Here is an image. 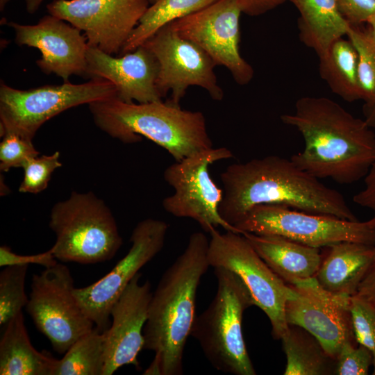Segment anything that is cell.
<instances>
[{"label": "cell", "instance_id": "1", "mask_svg": "<svg viewBox=\"0 0 375 375\" xmlns=\"http://www.w3.org/2000/svg\"><path fill=\"white\" fill-rule=\"evenodd\" d=\"M281 121L301 135L304 147L291 160L317 178L351 184L375 163V134L367 122L324 97H303Z\"/></svg>", "mask_w": 375, "mask_h": 375}, {"label": "cell", "instance_id": "2", "mask_svg": "<svg viewBox=\"0 0 375 375\" xmlns=\"http://www.w3.org/2000/svg\"><path fill=\"white\" fill-rule=\"evenodd\" d=\"M222 219L234 225L253 206L280 205L315 214L357 221L344 197L319 178L278 156L233 163L221 174Z\"/></svg>", "mask_w": 375, "mask_h": 375}, {"label": "cell", "instance_id": "3", "mask_svg": "<svg viewBox=\"0 0 375 375\" xmlns=\"http://www.w3.org/2000/svg\"><path fill=\"white\" fill-rule=\"evenodd\" d=\"M208 245L204 233H193L152 292L143 335L144 349L155 356L143 374H183L184 349L196 317L197 289L210 267Z\"/></svg>", "mask_w": 375, "mask_h": 375}, {"label": "cell", "instance_id": "4", "mask_svg": "<svg viewBox=\"0 0 375 375\" xmlns=\"http://www.w3.org/2000/svg\"><path fill=\"white\" fill-rule=\"evenodd\" d=\"M98 128L125 144L145 137L176 160L212 148L204 115L183 110L169 101L125 102L117 97L88 104Z\"/></svg>", "mask_w": 375, "mask_h": 375}, {"label": "cell", "instance_id": "5", "mask_svg": "<svg viewBox=\"0 0 375 375\" xmlns=\"http://www.w3.org/2000/svg\"><path fill=\"white\" fill-rule=\"evenodd\" d=\"M214 273L217 281L215 296L208 308L196 316L190 335L217 370L234 375H255L242 326L244 312L254 306L252 298L234 272L215 267Z\"/></svg>", "mask_w": 375, "mask_h": 375}, {"label": "cell", "instance_id": "6", "mask_svg": "<svg viewBox=\"0 0 375 375\" xmlns=\"http://www.w3.org/2000/svg\"><path fill=\"white\" fill-rule=\"evenodd\" d=\"M49 227L56 235L51 248L61 262L95 264L111 260L122 244L115 219L92 192H72L51 208Z\"/></svg>", "mask_w": 375, "mask_h": 375}, {"label": "cell", "instance_id": "7", "mask_svg": "<svg viewBox=\"0 0 375 375\" xmlns=\"http://www.w3.org/2000/svg\"><path fill=\"white\" fill-rule=\"evenodd\" d=\"M117 97L110 81L92 78L81 84L64 82L29 90H19L3 82L0 85L1 137L13 132L33 140L51 118L71 108Z\"/></svg>", "mask_w": 375, "mask_h": 375}, {"label": "cell", "instance_id": "8", "mask_svg": "<svg viewBox=\"0 0 375 375\" xmlns=\"http://www.w3.org/2000/svg\"><path fill=\"white\" fill-rule=\"evenodd\" d=\"M208 260L210 267L234 272L248 290L254 306L262 310L272 326V334L281 340L289 328L285 305L294 290L260 257L246 238L231 231L210 233Z\"/></svg>", "mask_w": 375, "mask_h": 375}, {"label": "cell", "instance_id": "9", "mask_svg": "<svg viewBox=\"0 0 375 375\" xmlns=\"http://www.w3.org/2000/svg\"><path fill=\"white\" fill-rule=\"evenodd\" d=\"M234 227L241 233L278 235L319 249L342 242L375 245V227L368 221H350L280 205H256Z\"/></svg>", "mask_w": 375, "mask_h": 375}, {"label": "cell", "instance_id": "10", "mask_svg": "<svg viewBox=\"0 0 375 375\" xmlns=\"http://www.w3.org/2000/svg\"><path fill=\"white\" fill-rule=\"evenodd\" d=\"M233 157L226 147L211 148L167 167L163 177L174 192L163 199L165 210L176 217L193 219L209 233L218 226L241 233L220 216L223 190L213 181L209 170L212 163Z\"/></svg>", "mask_w": 375, "mask_h": 375}, {"label": "cell", "instance_id": "11", "mask_svg": "<svg viewBox=\"0 0 375 375\" xmlns=\"http://www.w3.org/2000/svg\"><path fill=\"white\" fill-rule=\"evenodd\" d=\"M26 310L37 328L63 354L82 335L94 328L74 294L69 268L58 262L33 274Z\"/></svg>", "mask_w": 375, "mask_h": 375}, {"label": "cell", "instance_id": "12", "mask_svg": "<svg viewBox=\"0 0 375 375\" xmlns=\"http://www.w3.org/2000/svg\"><path fill=\"white\" fill-rule=\"evenodd\" d=\"M167 231L168 224L162 220L140 221L132 231L128 253L112 269L90 285L74 288L79 306L100 331L109 328L111 308L131 281L162 250Z\"/></svg>", "mask_w": 375, "mask_h": 375}, {"label": "cell", "instance_id": "13", "mask_svg": "<svg viewBox=\"0 0 375 375\" xmlns=\"http://www.w3.org/2000/svg\"><path fill=\"white\" fill-rule=\"evenodd\" d=\"M156 57L159 66L156 85L163 98L171 91L169 101L179 103L191 86L204 89L215 101L224 92L214 72L212 58L199 46L181 37L169 24L158 31L144 44Z\"/></svg>", "mask_w": 375, "mask_h": 375}, {"label": "cell", "instance_id": "14", "mask_svg": "<svg viewBox=\"0 0 375 375\" xmlns=\"http://www.w3.org/2000/svg\"><path fill=\"white\" fill-rule=\"evenodd\" d=\"M236 0H217L169 24L181 37L202 49L216 65L226 67L239 85L249 83L253 69L240 52V17Z\"/></svg>", "mask_w": 375, "mask_h": 375}, {"label": "cell", "instance_id": "15", "mask_svg": "<svg viewBox=\"0 0 375 375\" xmlns=\"http://www.w3.org/2000/svg\"><path fill=\"white\" fill-rule=\"evenodd\" d=\"M150 3L147 0H53L48 12L84 32L88 45L120 53Z\"/></svg>", "mask_w": 375, "mask_h": 375}, {"label": "cell", "instance_id": "16", "mask_svg": "<svg viewBox=\"0 0 375 375\" xmlns=\"http://www.w3.org/2000/svg\"><path fill=\"white\" fill-rule=\"evenodd\" d=\"M290 285L294 294L285 305L289 325L311 333L334 359L345 342H357L350 308L351 297L326 290L315 277Z\"/></svg>", "mask_w": 375, "mask_h": 375}, {"label": "cell", "instance_id": "17", "mask_svg": "<svg viewBox=\"0 0 375 375\" xmlns=\"http://www.w3.org/2000/svg\"><path fill=\"white\" fill-rule=\"evenodd\" d=\"M8 25L15 31L18 45L40 50L42 56L36 65L44 74L53 73L64 82H69L72 75L85 78L88 45L79 29L50 14L36 24L11 22Z\"/></svg>", "mask_w": 375, "mask_h": 375}, {"label": "cell", "instance_id": "18", "mask_svg": "<svg viewBox=\"0 0 375 375\" xmlns=\"http://www.w3.org/2000/svg\"><path fill=\"white\" fill-rule=\"evenodd\" d=\"M138 273L126 286L110 310L111 326L105 332L103 375H111L124 365L139 368L138 356L144 349V327L152 296L151 283H140Z\"/></svg>", "mask_w": 375, "mask_h": 375}, {"label": "cell", "instance_id": "19", "mask_svg": "<svg viewBox=\"0 0 375 375\" xmlns=\"http://www.w3.org/2000/svg\"><path fill=\"white\" fill-rule=\"evenodd\" d=\"M86 60L85 78L111 81L119 99L140 103L162 101L156 85L158 62L144 45L119 57L88 46Z\"/></svg>", "mask_w": 375, "mask_h": 375}, {"label": "cell", "instance_id": "20", "mask_svg": "<svg viewBox=\"0 0 375 375\" xmlns=\"http://www.w3.org/2000/svg\"><path fill=\"white\" fill-rule=\"evenodd\" d=\"M315 276L318 283L333 293L352 297L375 265V245L342 242L326 247Z\"/></svg>", "mask_w": 375, "mask_h": 375}, {"label": "cell", "instance_id": "21", "mask_svg": "<svg viewBox=\"0 0 375 375\" xmlns=\"http://www.w3.org/2000/svg\"><path fill=\"white\" fill-rule=\"evenodd\" d=\"M260 257L287 284L315 277L322 262L319 248L278 235L242 233Z\"/></svg>", "mask_w": 375, "mask_h": 375}, {"label": "cell", "instance_id": "22", "mask_svg": "<svg viewBox=\"0 0 375 375\" xmlns=\"http://www.w3.org/2000/svg\"><path fill=\"white\" fill-rule=\"evenodd\" d=\"M298 10L299 38L319 57L338 39L347 35L351 24L340 11L336 0H288Z\"/></svg>", "mask_w": 375, "mask_h": 375}, {"label": "cell", "instance_id": "23", "mask_svg": "<svg viewBox=\"0 0 375 375\" xmlns=\"http://www.w3.org/2000/svg\"><path fill=\"white\" fill-rule=\"evenodd\" d=\"M4 327L0 341V374L51 375L56 359L32 345L22 312Z\"/></svg>", "mask_w": 375, "mask_h": 375}, {"label": "cell", "instance_id": "24", "mask_svg": "<svg viewBox=\"0 0 375 375\" xmlns=\"http://www.w3.org/2000/svg\"><path fill=\"white\" fill-rule=\"evenodd\" d=\"M286 356L285 375L334 374L335 359L304 328L289 325L281 339Z\"/></svg>", "mask_w": 375, "mask_h": 375}, {"label": "cell", "instance_id": "25", "mask_svg": "<svg viewBox=\"0 0 375 375\" xmlns=\"http://www.w3.org/2000/svg\"><path fill=\"white\" fill-rule=\"evenodd\" d=\"M319 74L333 92L347 101L362 99L358 55L352 43L340 38L319 57Z\"/></svg>", "mask_w": 375, "mask_h": 375}, {"label": "cell", "instance_id": "26", "mask_svg": "<svg viewBox=\"0 0 375 375\" xmlns=\"http://www.w3.org/2000/svg\"><path fill=\"white\" fill-rule=\"evenodd\" d=\"M217 0H157L148 7L124 45L121 55L142 45L158 31Z\"/></svg>", "mask_w": 375, "mask_h": 375}, {"label": "cell", "instance_id": "27", "mask_svg": "<svg viewBox=\"0 0 375 375\" xmlns=\"http://www.w3.org/2000/svg\"><path fill=\"white\" fill-rule=\"evenodd\" d=\"M105 351V332L94 327L56 359L51 375H103Z\"/></svg>", "mask_w": 375, "mask_h": 375}, {"label": "cell", "instance_id": "28", "mask_svg": "<svg viewBox=\"0 0 375 375\" xmlns=\"http://www.w3.org/2000/svg\"><path fill=\"white\" fill-rule=\"evenodd\" d=\"M28 265L4 267L0 273V325L5 326L22 308L28 298L25 282Z\"/></svg>", "mask_w": 375, "mask_h": 375}, {"label": "cell", "instance_id": "29", "mask_svg": "<svg viewBox=\"0 0 375 375\" xmlns=\"http://www.w3.org/2000/svg\"><path fill=\"white\" fill-rule=\"evenodd\" d=\"M358 55V74L362 100L365 104L375 102V44L367 30L351 25L347 32Z\"/></svg>", "mask_w": 375, "mask_h": 375}, {"label": "cell", "instance_id": "30", "mask_svg": "<svg viewBox=\"0 0 375 375\" xmlns=\"http://www.w3.org/2000/svg\"><path fill=\"white\" fill-rule=\"evenodd\" d=\"M60 152L37 156L29 159L22 167L24 177L18 191L21 193L38 194L49 185L52 174L62 166Z\"/></svg>", "mask_w": 375, "mask_h": 375}, {"label": "cell", "instance_id": "31", "mask_svg": "<svg viewBox=\"0 0 375 375\" xmlns=\"http://www.w3.org/2000/svg\"><path fill=\"white\" fill-rule=\"evenodd\" d=\"M350 308L356 341L370 351L373 357L372 374L375 375V304L353 295Z\"/></svg>", "mask_w": 375, "mask_h": 375}, {"label": "cell", "instance_id": "32", "mask_svg": "<svg viewBox=\"0 0 375 375\" xmlns=\"http://www.w3.org/2000/svg\"><path fill=\"white\" fill-rule=\"evenodd\" d=\"M0 143V170L8 172L12 168L22 167L31 158L40 155L33 140L13 132H7Z\"/></svg>", "mask_w": 375, "mask_h": 375}, {"label": "cell", "instance_id": "33", "mask_svg": "<svg viewBox=\"0 0 375 375\" xmlns=\"http://www.w3.org/2000/svg\"><path fill=\"white\" fill-rule=\"evenodd\" d=\"M373 365L370 351L357 342H347L336 358L335 375H367Z\"/></svg>", "mask_w": 375, "mask_h": 375}, {"label": "cell", "instance_id": "34", "mask_svg": "<svg viewBox=\"0 0 375 375\" xmlns=\"http://www.w3.org/2000/svg\"><path fill=\"white\" fill-rule=\"evenodd\" d=\"M58 263L51 249L49 250L29 256L19 255L14 253L11 249L3 245L0 247V266L10 265H29L38 264L47 267L53 266Z\"/></svg>", "mask_w": 375, "mask_h": 375}, {"label": "cell", "instance_id": "35", "mask_svg": "<svg viewBox=\"0 0 375 375\" xmlns=\"http://www.w3.org/2000/svg\"><path fill=\"white\" fill-rule=\"evenodd\" d=\"M338 8L351 25L367 23L375 16V0H336Z\"/></svg>", "mask_w": 375, "mask_h": 375}, {"label": "cell", "instance_id": "36", "mask_svg": "<svg viewBox=\"0 0 375 375\" xmlns=\"http://www.w3.org/2000/svg\"><path fill=\"white\" fill-rule=\"evenodd\" d=\"M353 201L358 205L371 209L374 216L368 220L375 227V163L365 177V188L353 196Z\"/></svg>", "mask_w": 375, "mask_h": 375}, {"label": "cell", "instance_id": "37", "mask_svg": "<svg viewBox=\"0 0 375 375\" xmlns=\"http://www.w3.org/2000/svg\"><path fill=\"white\" fill-rule=\"evenodd\" d=\"M287 0H236L242 13L250 16L262 15Z\"/></svg>", "mask_w": 375, "mask_h": 375}, {"label": "cell", "instance_id": "38", "mask_svg": "<svg viewBox=\"0 0 375 375\" xmlns=\"http://www.w3.org/2000/svg\"><path fill=\"white\" fill-rule=\"evenodd\" d=\"M355 295L375 304V265L359 285Z\"/></svg>", "mask_w": 375, "mask_h": 375}, {"label": "cell", "instance_id": "39", "mask_svg": "<svg viewBox=\"0 0 375 375\" xmlns=\"http://www.w3.org/2000/svg\"><path fill=\"white\" fill-rule=\"evenodd\" d=\"M365 121L371 128H375V102L364 104Z\"/></svg>", "mask_w": 375, "mask_h": 375}, {"label": "cell", "instance_id": "40", "mask_svg": "<svg viewBox=\"0 0 375 375\" xmlns=\"http://www.w3.org/2000/svg\"><path fill=\"white\" fill-rule=\"evenodd\" d=\"M44 0H25L26 8L28 13L33 14Z\"/></svg>", "mask_w": 375, "mask_h": 375}, {"label": "cell", "instance_id": "41", "mask_svg": "<svg viewBox=\"0 0 375 375\" xmlns=\"http://www.w3.org/2000/svg\"><path fill=\"white\" fill-rule=\"evenodd\" d=\"M368 24V32L375 44V16L371 17L367 22Z\"/></svg>", "mask_w": 375, "mask_h": 375}, {"label": "cell", "instance_id": "42", "mask_svg": "<svg viewBox=\"0 0 375 375\" xmlns=\"http://www.w3.org/2000/svg\"><path fill=\"white\" fill-rule=\"evenodd\" d=\"M12 0H0V10L1 11L3 10L6 6Z\"/></svg>", "mask_w": 375, "mask_h": 375}, {"label": "cell", "instance_id": "43", "mask_svg": "<svg viewBox=\"0 0 375 375\" xmlns=\"http://www.w3.org/2000/svg\"><path fill=\"white\" fill-rule=\"evenodd\" d=\"M147 1L150 3V4H152L154 2H156L157 0H147Z\"/></svg>", "mask_w": 375, "mask_h": 375}]
</instances>
